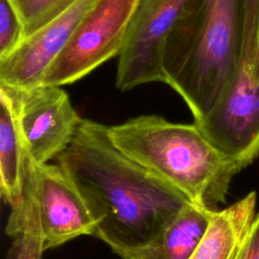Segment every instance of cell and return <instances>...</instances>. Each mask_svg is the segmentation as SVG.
<instances>
[{
  "label": "cell",
  "instance_id": "6da1fadb",
  "mask_svg": "<svg viewBox=\"0 0 259 259\" xmlns=\"http://www.w3.org/2000/svg\"><path fill=\"white\" fill-rule=\"evenodd\" d=\"M107 127L82 118L57 159L96 222L94 237L119 256L152 242L190 201L118 150Z\"/></svg>",
  "mask_w": 259,
  "mask_h": 259
},
{
  "label": "cell",
  "instance_id": "7a4b0ae2",
  "mask_svg": "<svg viewBox=\"0 0 259 259\" xmlns=\"http://www.w3.org/2000/svg\"><path fill=\"white\" fill-rule=\"evenodd\" d=\"M259 0H188L163 52L165 84L194 121L219 102L240 71L254 66Z\"/></svg>",
  "mask_w": 259,
  "mask_h": 259
},
{
  "label": "cell",
  "instance_id": "3957f363",
  "mask_svg": "<svg viewBox=\"0 0 259 259\" xmlns=\"http://www.w3.org/2000/svg\"><path fill=\"white\" fill-rule=\"evenodd\" d=\"M114 146L194 204L217 210L234 176L246 166L208 142L193 122L141 115L107 127Z\"/></svg>",
  "mask_w": 259,
  "mask_h": 259
},
{
  "label": "cell",
  "instance_id": "277c9868",
  "mask_svg": "<svg viewBox=\"0 0 259 259\" xmlns=\"http://www.w3.org/2000/svg\"><path fill=\"white\" fill-rule=\"evenodd\" d=\"M140 0H95L69 42L48 70L42 84L63 86L118 57Z\"/></svg>",
  "mask_w": 259,
  "mask_h": 259
},
{
  "label": "cell",
  "instance_id": "5b68a950",
  "mask_svg": "<svg viewBox=\"0 0 259 259\" xmlns=\"http://www.w3.org/2000/svg\"><path fill=\"white\" fill-rule=\"evenodd\" d=\"M188 0H140L118 56L115 85L120 91L165 83V42Z\"/></svg>",
  "mask_w": 259,
  "mask_h": 259
},
{
  "label": "cell",
  "instance_id": "8992f818",
  "mask_svg": "<svg viewBox=\"0 0 259 259\" xmlns=\"http://www.w3.org/2000/svg\"><path fill=\"white\" fill-rule=\"evenodd\" d=\"M0 85L13 100L29 160L45 164L57 158L70 145L82 119L66 91L49 84L25 90Z\"/></svg>",
  "mask_w": 259,
  "mask_h": 259
},
{
  "label": "cell",
  "instance_id": "52a82bcc",
  "mask_svg": "<svg viewBox=\"0 0 259 259\" xmlns=\"http://www.w3.org/2000/svg\"><path fill=\"white\" fill-rule=\"evenodd\" d=\"M244 67L214 107L193 121L222 153L246 167L259 154V81Z\"/></svg>",
  "mask_w": 259,
  "mask_h": 259
},
{
  "label": "cell",
  "instance_id": "ba28073f",
  "mask_svg": "<svg viewBox=\"0 0 259 259\" xmlns=\"http://www.w3.org/2000/svg\"><path fill=\"white\" fill-rule=\"evenodd\" d=\"M26 178L35 197L45 251L95 235L96 222L87 203L59 164L29 160Z\"/></svg>",
  "mask_w": 259,
  "mask_h": 259
},
{
  "label": "cell",
  "instance_id": "9c48e42d",
  "mask_svg": "<svg viewBox=\"0 0 259 259\" xmlns=\"http://www.w3.org/2000/svg\"><path fill=\"white\" fill-rule=\"evenodd\" d=\"M94 1L78 0L25 37L9 56L0 60V83L20 90L42 84L48 70L65 49Z\"/></svg>",
  "mask_w": 259,
  "mask_h": 259
},
{
  "label": "cell",
  "instance_id": "30bf717a",
  "mask_svg": "<svg viewBox=\"0 0 259 259\" xmlns=\"http://www.w3.org/2000/svg\"><path fill=\"white\" fill-rule=\"evenodd\" d=\"M0 189L11 210L24 199L28 154L19 127L13 100L0 85Z\"/></svg>",
  "mask_w": 259,
  "mask_h": 259
},
{
  "label": "cell",
  "instance_id": "8fae6325",
  "mask_svg": "<svg viewBox=\"0 0 259 259\" xmlns=\"http://www.w3.org/2000/svg\"><path fill=\"white\" fill-rule=\"evenodd\" d=\"M214 211L189 202L152 242L119 256L122 259H190Z\"/></svg>",
  "mask_w": 259,
  "mask_h": 259
},
{
  "label": "cell",
  "instance_id": "7c38bea8",
  "mask_svg": "<svg viewBox=\"0 0 259 259\" xmlns=\"http://www.w3.org/2000/svg\"><path fill=\"white\" fill-rule=\"evenodd\" d=\"M256 193L215 210L190 259H238L244 239L255 219Z\"/></svg>",
  "mask_w": 259,
  "mask_h": 259
},
{
  "label": "cell",
  "instance_id": "4fadbf2b",
  "mask_svg": "<svg viewBox=\"0 0 259 259\" xmlns=\"http://www.w3.org/2000/svg\"><path fill=\"white\" fill-rule=\"evenodd\" d=\"M6 232L17 239L14 259H41V254L45 250L38 211L35 197L27 178L23 203L18 210L11 212Z\"/></svg>",
  "mask_w": 259,
  "mask_h": 259
},
{
  "label": "cell",
  "instance_id": "5bb4252c",
  "mask_svg": "<svg viewBox=\"0 0 259 259\" xmlns=\"http://www.w3.org/2000/svg\"><path fill=\"white\" fill-rule=\"evenodd\" d=\"M16 12L24 38L66 11L78 0H7Z\"/></svg>",
  "mask_w": 259,
  "mask_h": 259
},
{
  "label": "cell",
  "instance_id": "9a60e30c",
  "mask_svg": "<svg viewBox=\"0 0 259 259\" xmlns=\"http://www.w3.org/2000/svg\"><path fill=\"white\" fill-rule=\"evenodd\" d=\"M24 39L21 22L7 0H0V60L9 56Z\"/></svg>",
  "mask_w": 259,
  "mask_h": 259
},
{
  "label": "cell",
  "instance_id": "2e32d148",
  "mask_svg": "<svg viewBox=\"0 0 259 259\" xmlns=\"http://www.w3.org/2000/svg\"><path fill=\"white\" fill-rule=\"evenodd\" d=\"M238 259H259V212L244 239Z\"/></svg>",
  "mask_w": 259,
  "mask_h": 259
},
{
  "label": "cell",
  "instance_id": "e0dca14e",
  "mask_svg": "<svg viewBox=\"0 0 259 259\" xmlns=\"http://www.w3.org/2000/svg\"><path fill=\"white\" fill-rule=\"evenodd\" d=\"M253 77L259 81V28H258V39H257V49H256V55H255V61L252 71Z\"/></svg>",
  "mask_w": 259,
  "mask_h": 259
}]
</instances>
